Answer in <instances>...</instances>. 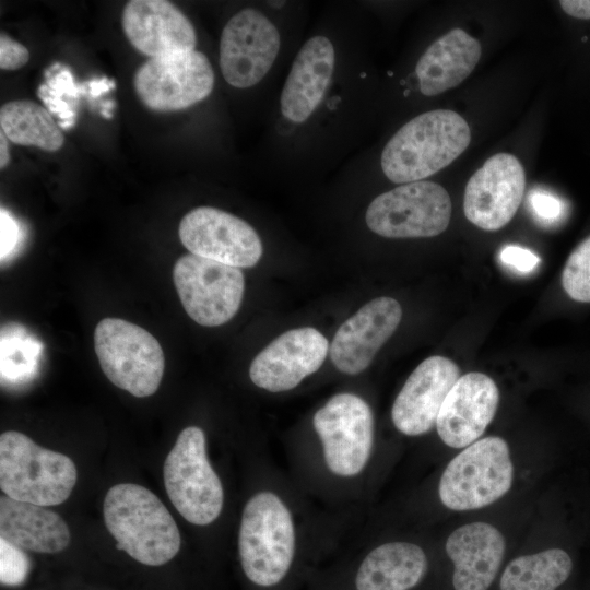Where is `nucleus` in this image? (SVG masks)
<instances>
[{"instance_id": "21", "label": "nucleus", "mask_w": 590, "mask_h": 590, "mask_svg": "<svg viewBox=\"0 0 590 590\" xmlns=\"http://www.w3.org/2000/svg\"><path fill=\"white\" fill-rule=\"evenodd\" d=\"M446 552L455 565V590H487L502 564L505 539L492 524L468 523L449 535Z\"/></svg>"}, {"instance_id": "32", "label": "nucleus", "mask_w": 590, "mask_h": 590, "mask_svg": "<svg viewBox=\"0 0 590 590\" xmlns=\"http://www.w3.org/2000/svg\"><path fill=\"white\" fill-rule=\"evenodd\" d=\"M1 258L7 256L15 246L19 237V226L7 210L1 208Z\"/></svg>"}, {"instance_id": "27", "label": "nucleus", "mask_w": 590, "mask_h": 590, "mask_svg": "<svg viewBox=\"0 0 590 590\" xmlns=\"http://www.w3.org/2000/svg\"><path fill=\"white\" fill-rule=\"evenodd\" d=\"M562 285L571 299L590 303V236L569 255L562 273Z\"/></svg>"}, {"instance_id": "8", "label": "nucleus", "mask_w": 590, "mask_h": 590, "mask_svg": "<svg viewBox=\"0 0 590 590\" xmlns=\"http://www.w3.org/2000/svg\"><path fill=\"white\" fill-rule=\"evenodd\" d=\"M451 212L447 190L436 182L420 180L376 197L365 220L369 229L382 237H434L446 231Z\"/></svg>"}, {"instance_id": "2", "label": "nucleus", "mask_w": 590, "mask_h": 590, "mask_svg": "<svg viewBox=\"0 0 590 590\" xmlns=\"http://www.w3.org/2000/svg\"><path fill=\"white\" fill-rule=\"evenodd\" d=\"M103 514L117 548L143 565H164L180 548L174 518L160 498L141 485L121 483L110 487Z\"/></svg>"}, {"instance_id": "17", "label": "nucleus", "mask_w": 590, "mask_h": 590, "mask_svg": "<svg viewBox=\"0 0 590 590\" xmlns=\"http://www.w3.org/2000/svg\"><path fill=\"white\" fill-rule=\"evenodd\" d=\"M459 378L460 369L451 359L440 355L424 359L409 376L393 402L391 418L396 428L408 436L429 432Z\"/></svg>"}, {"instance_id": "22", "label": "nucleus", "mask_w": 590, "mask_h": 590, "mask_svg": "<svg viewBox=\"0 0 590 590\" xmlns=\"http://www.w3.org/2000/svg\"><path fill=\"white\" fill-rule=\"evenodd\" d=\"M0 538L36 553L54 554L70 543V530L55 511L8 496L0 498Z\"/></svg>"}, {"instance_id": "14", "label": "nucleus", "mask_w": 590, "mask_h": 590, "mask_svg": "<svg viewBox=\"0 0 590 590\" xmlns=\"http://www.w3.org/2000/svg\"><path fill=\"white\" fill-rule=\"evenodd\" d=\"M524 187L526 174L520 161L509 153H497L469 179L463 198L464 215L484 231H498L515 216Z\"/></svg>"}, {"instance_id": "28", "label": "nucleus", "mask_w": 590, "mask_h": 590, "mask_svg": "<svg viewBox=\"0 0 590 590\" xmlns=\"http://www.w3.org/2000/svg\"><path fill=\"white\" fill-rule=\"evenodd\" d=\"M31 562L24 550L0 538V581L3 586L17 587L27 578Z\"/></svg>"}, {"instance_id": "33", "label": "nucleus", "mask_w": 590, "mask_h": 590, "mask_svg": "<svg viewBox=\"0 0 590 590\" xmlns=\"http://www.w3.org/2000/svg\"><path fill=\"white\" fill-rule=\"evenodd\" d=\"M562 9L570 16L577 19H590V0H562Z\"/></svg>"}, {"instance_id": "24", "label": "nucleus", "mask_w": 590, "mask_h": 590, "mask_svg": "<svg viewBox=\"0 0 590 590\" xmlns=\"http://www.w3.org/2000/svg\"><path fill=\"white\" fill-rule=\"evenodd\" d=\"M427 570L424 551L409 542H389L364 558L355 577L357 590H410Z\"/></svg>"}, {"instance_id": "30", "label": "nucleus", "mask_w": 590, "mask_h": 590, "mask_svg": "<svg viewBox=\"0 0 590 590\" xmlns=\"http://www.w3.org/2000/svg\"><path fill=\"white\" fill-rule=\"evenodd\" d=\"M530 203L535 216L544 222L557 221L564 209L558 198L540 190L530 194Z\"/></svg>"}, {"instance_id": "26", "label": "nucleus", "mask_w": 590, "mask_h": 590, "mask_svg": "<svg viewBox=\"0 0 590 590\" xmlns=\"http://www.w3.org/2000/svg\"><path fill=\"white\" fill-rule=\"evenodd\" d=\"M573 568L569 555L550 548L511 560L500 578V590H555L567 580Z\"/></svg>"}, {"instance_id": "11", "label": "nucleus", "mask_w": 590, "mask_h": 590, "mask_svg": "<svg viewBox=\"0 0 590 590\" xmlns=\"http://www.w3.org/2000/svg\"><path fill=\"white\" fill-rule=\"evenodd\" d=\"M133 86L148 108L161 113L177 111L210 95L214 72L202 52H176L148 59L135 71Z\"/></svg>"}, {"instance_id": "16", "label": "nucleus", "mask_w": 590, "mask_h": 590, "mask_svg": "<svg viewBox=\"0 0 590 590\" xmlns=\"http://www.w3.org/2000/svg\"><path fill=\"white\" fill-rule=\"evenodd\" d=\"M401 317V306L394 298L382 296L365 304L335 332L329 347L333 365L347 375L365 370L393 334Z\"/></svg>"}, {"instance_id": "34", "label": "nucleus", "mask_w": 590, "mask_h": 590, "mask_svg": "<svg viewBox=\"0 0 590 590\" xmlns=\"http://www.w3.org/2000/svg\"><path fill=\"white\" fill-rule=\"evenodd\" d=\"M10 161V153L7 137L1 131L0 132V167L4 168Z\"/></svg>"}, {"instance_id": "9", "label": "nucleus", "mask_w": 590, "mask_h": 590, "mask_svg": "<svg viewBox=\"0 0 590 590\" xmlns=\"http://www.w3.org/2000/svg\"><path fill=\"white\" fill-rule=\"evenodd\" d=\"M173 281L184 309L201 326L226 323L240 307L245 279L239 268L187 253L176 261Z\"/></svg>"}, {"instance_id": "6", "label": "nucleus", "mask_w": 590, "mask_h": 590, "mask_svg": "<svg viewBox=\"0 0 590 590\" xmlns=\"http://www.w3.org/2000/svg\"><path fill=\"white\" fill-rule=\"evenodd\" d=\"M163 477L172 504L188 522L206 526L220 516L223 486L208 460L200 427L188 426L178 435L165 459Z\"/></svg>"}, {"instance_id": "18", "label": "nucleus", "mask_w": 590, "mask_h": 590, "mask_svg": "<svg viewBox=\"0 0 590 590\" xmlns=\"http://www.w3.org/2000/svg\"><path fill=\"white\" fill-rule=\"evenodd\" d=\"M498 401V388L487 375L473 371L460 376L438 413L439 437L452 448L475 442L494 418Z\"/></svg>"}, {"instance_id": "25", "label": "nucleus", "mask_w": 590, "mask_h": 590, "mask_svg": "<svg viewBox=\"0 0 590 590\" xmlns=\"http://www.w3.org/2000/svg\"><path fill=\"white\" fill-rule=\"evenodd\" d=\"M0 127L7 139L17 145L58 151L64 142L60 127L43 106L28 99L1 106Z\"/></svg>"}, {"instance_id": "19", "label": "nucleus", "mask_w": 590, "mask_h": 590, "mask_svg": "<svg viewBox=\"0 0 590 590\" xmlns=\"http://www.w3.org/2000/svg\"><path fill=\"white\" fill-rule=\"evenodd\" d=\"M130 44L150 58L194 50L196 31L186 15L165 0H131L122 12Z\"/></svg>"}, {"instance_id": "23", "label": "nucleus", "mask_w": 590, "mask_h": 590, "mask_svg": "<svg viewBox=\"0 0 590 590\" xmlns=\"http://www.w3.org/2000/svg\"><path fill=\"white\" fill-rule=\"evenodd\" d=\"M481 57L480 43L461 28L434 42L417 61L420 90L426 96L446 92L464 81Z\"/></svg>"}, {"instance_id": "15", "label": "nucleus", "mask_w": 590, "mask_h": 590, "mask_svg": "<svg viewBox=\"0 0 590 590\" xmlns=\"http://www.w3.org/2000/svg\"><path fill=\"white\" fill-rule=\"evenodd\" d=\"M328 351V340L317 329L288 330L252 359L250 379L270 392L291 390L321 367Z\"/></svg>"}, {"instance_id": "3", "label": "nucleus", "mask_w": 590, "mask_h": 590, "mask_svg": "<svg viewBox=\"0 0 590 590\" xmlns=\"http://www.w3.org/2000/svg\"><path fill=\"white\" fill-rule=\"evenodd\" d=\"M238 553L247 578L261 587L279 583L295 554L292 515L272 492H260L246 504L238 533Z\"/></svg>"}, {"instance_id": "13", "label": "nucleus", "mask_w": 590, "mask_h": 590, "mask_svg": "<svg viewBox=\"0 0 590 590\" xmlns=\"http://www.w3.org/2000/svg\"><path fill=\"white\" fill-rule=\"evenodd\" d=\"M178 235L190 253L235 268H250L262 256V244L246 221L212 206H199L180 221Z\"/></svg>"}, {"instance_id": "29", "label": "nucleus", "mask_w": 590, "mask_h": 590, "mask_svg": "<svg viewBox=\"0 0 590 590\" xmlns=\"http://www.w3.org/2000/svg\"><path fill=\"white\" fill-rule=\"evenodd\" d=\"M30 59V52L25 46L9 37L0 35V68L2 70H17L25 66Z\"/></svg>"}, {"instance_id": "31", "label": "nucleus", "mask_w": 590, "mask_h": 590, "mask_svg": "<svg viewBox=\"0 0 590 590\" xmlns=\"http://www.w3.org/2000/svg\"><path fill=\"white\" fill-rule=\"evenodd\" d=\"M499 258L503 263L522 273L531 272L540 263V258L534 252L519 246L505 247Z\"/></svg>"}, {"instance_id": "7", "label": "nucleus", "mask_w": 590, "mask_h": 590, "mask_svg": "<svg viewBox=\"0 0 590 590\" xmlns=\"http://www.w3.org/2000/svg\"><path fill=\"white\" fill-rule=\"evenodd\" d=\"M512 476L507 442L500 437H485L448 463L440 477L439 497L452 510L482 508L509 491Z\"/></svg>"}, {"instance_id": "12", "label": "nucleus", "mask_w": 590, "mask_h": 590, "mask_svg": "<svg viewBox=\"0 0 590 590\" xmlns=\"http://www.w3.org/2000/svg\"><path fill=\"white\" fill-rule=\"evenodd\" d=\"M280 34L261 12L245 9L229 19L220 40V67L225 81L237 88L259 83L280 50Z\"/></svg>"}, {"instance_id": "20", "label": "nucleus", "mask_w": 590, "mask_h": 590, "mask_svg": "<svg viewBox=\"0 0 590 590\" xmlns=\"http://www.w3.org/2000/svg\"><path fill=\"white\" fill-rule=\"evenodd\" d=\"M334 47L324 36L308 39L296 55L281 94L282 115L304 122L318 107L330 84Z\"/></svg>"}, {"instance_id": "5", "label": "nucleus", "mask_w": 590, "mask_h": 590, "mask_svg": "<svg viewBox=\"0 0 590 590\" xmlns=\"http://www.w3.org/2000/svg\"><path fill=\"white\" fill-rule=\"evenodd\" d=\"M94 350L102 370L116 387L138 398L158 389L164 353L145 329L120 318H104L94 330Z\"/></svg>"}, {"instance_id": "4", "label": "nucleus", "mask_w": 590, "mask_h": 590, "mask_svg": "<svg viewBox=\"0 0 590 590\" xmlns=\"http://www.w3.org/2000/svg\"><path fill=\"white\" fill-rule=\"evenodd\" d=\"M76 482L74 462L66 455L9 430L0 436V487L5 496L39 506L63 503Z\"/></svg>"}, {"instance_id": "35", "label": "nucleus", "mask_w": 590, "mask_h": 590, "mask_svg": "<svg viewBox=\"0 0 590 590\" xmlns=\"http://www.w3.org/2000/svg\"><path fill=\"white\" fill-rule=\"evenodd\" d=\"M73 121H60L58 122V126L61 128H70L71 126H73Z\"/></svg>"}, {"instance_id": "10", "label": "nucleus", "mask_w": 590, "mask_h": 590, "mask_svg": "<svg viewBox=\"0 0 590 590\" xmlns=\"http://www.w3.org/2000/svg\"><path fill=\"white\" fill-rule=\"evenodd\" d=\"M312 424L333 474L354 476L365 468L374 442V416L365 400L338 393L315 413Z\"/></svg>"}, {"instance_id": "1", "label": "nucleus", "mask_w": 590, "mask_h": 590, "mask_svg": "<svg viewBox=\"0 0 590 590\" xmlns=\"http://www.w3.org/2000/svg\"><path fill=\"white\" fill-rule=\"evenodd\" d=\"M471 141L468 122L450 109L423 113L403 125L381 153V168L394 184L420 181L459 157Z\"/></svg>"}]
</instances>
